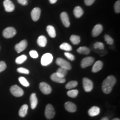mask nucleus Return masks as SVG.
I'll list each match as a JSON object with an SVG mask.
<instances>
[{
  "label": "nucleus",
  "instance_id": "1",
  "mask_svg": "<svg viewBox=\"0 0 120 120\" xmlns=\"http://www.w3.org/2000/svg\"><path fill=\"white\" fill-rule=\"evenodd\" d=\"M116 83V79L112 75L109 76L103 81L102 90L105 94H109L112 91V88Z\"/></svg>",
  "mask_w": 120,
  "mask_h": 120
},
{
  "label": "nucleus",
  "instance_id": "2",
  "mask_svg": "<svg viewBox=\"0 0 120 120\" xmlns=\"http://www.w3.org/2000/svg\"><path fill=\"white\" fill-rule=\"evenodd\" d=\"M16 30L15 29V28L12 27H8L6 28L4 31H3L2 34L3 36L6 38H10L12 37H14L16 35Z\"/></svg>",
  "mask_w": 120,
  "mask_h": 120
},
{
  "label": "nucleus",
  "instance_id": "3",
  "mask_svg": "<svg viewBox=\"0 0 120 120\" xmlns=\"http://www.w3.org/2000/svg\"><path fill=\"white\" fill-rule=\"evenodd\" d=\"M45 114L46 117L49 120L52 119L54 117L55 115V111L52 105L48 104L46 105Z\"/></svg>",
  "mask_w": 120,
  "mask_h": 120
},
{
  "label": "nucleus",
  "instance_id": "4",
  "mask_svg": "<svg viewBox=\"0 0 120 120\" xmlns=\"http://www.w3.org/2000/svg\"><path fill=\"white\" fill-rule=\"evenodd\" d=\"M10 92L15 97H19L23 95L24 91L20 87L17 85H13L10 88Z\"/></svg>",
  "mask_w": 120,
  "mask_h": 120
},
{
  "label": "nucleus",
  "instance_id": "5",
  "mask_svg": "<svg viewBox=\"0 0 120 120\" xmlns=\"http://www.w3.org/2000/svg\"><path fill=\"white\" fill-rule=\"evenodd\" d=\"M52 61H53V56L51 53H46L42 56L41 63L43 66H46L51 64Z\"/></svg>",
  "mask_w": 120,
  "mask_h": 120
},
{
  "label": "nucleus",
  "instance_id": "6",
  "mask_svg": "<svg viewBox=\"0 0 120 120\" xmlns=\"http://www.w3.org/2000/svg\"><path fill=\"white\" fill-rule=\"evenodd\" d=\"M56 64L60 66V67H62L66 70L68 71L72 68V66L70 62L67 61L66 60L63 59L62 58L58 57L56 60Z\"/></svg>",
  "mask_w": 120,
  "mask_h": 120
},
{
  "label": "nucleus",
  "instance_id": "7",
  "mask_svg": "<svg viewBox=\"0 0 120 120\" xmlns=\"http://www.w3.org/2000/svg\"><path fill=\"white\" fill-rule=\"evenodd\" d=\"M82 83H83V86L84 90L87 92H91L94 87L93 82L91 79L87 77H84L82 79Z\"/></svg>",
  "mask_w": 120,
  "mask_h": 120
},
{
  "label": "nucleus",
  "instance_id": "8",
  "mask_svg": "<svg viewBox=\"0 0 120 120\" xmlns=\"http://www.w3.org/2000/svg\"><path fill=\"white\" fill-rule=\"evenodd\" d=\"M40 91L45 94H49L52 92V88L49 84L46 82H41L39 85Z\"/></svg>",
  "mask_w": 120,
  "mask_h": 120
},
{
  "label": "nucleus",
  "instance_id": "9",
  "mask_svg": "<svg viewBox=\"0 0 120 120\" xmlns=\"http://www.w3.org/2000/svg\"><path fill=\"white\" fill-rule=\"evenodd\" d=\"M94 59L92 57H87L82 59L81 62V66L82 68H85L88 66H90L94 64Z\"/></svg>",
  "mask_w": 120,
  "mask_h": 120
},
{
  "label": "nucleus",
  "instance_id": "10",
  "mask_svg": "<svg viewBox=\"0 0 120 120\" xmlns=\"http://www.w3.org/2000/svg\"><path fill=\"white\" fill-rule=\"evenodd\" d=\"M27 46V41L26 40H22L15 46V49L17 53H20L25 50Z\"/></svg>",
  "mask_w": 120,
  "mask_h": 120
},
{
  "label": "nucleus",
  "instance_id": "11",
  "mask_svg": "<svg viewBox=\"0 0 120 120\" xmlns=\"http://www.w3.org/2000/svg\"><path fill=\"white\" fill-rule=\"evenodd\" d=\"M4 6L5 11L7 12H13L15 8L14 4L10 0H4Z\"/></svg>",
  "mask_w": 120,
  "mask_h": 120
},
{
  "label": "nucleus",
  "instance_id": "12",
  "mask_svg": "<svg viewBox=\"0 0 120 120\" xmlns=\"http://www.w3.org/2000/svg\"><path fill=\"white\" fill-rule=\"evenodd\" d=\"M31 17L34 21H38L41 15V9L38 7H35L32 10L31 13Z\"/></svg>",
  "mask_w": 120,
  "mask_h": 120
},
{
  "label": "nucleus",
  "instance_id": "13",
  "mask_svg": "<svg viewBox=\"0 0 120 120\" xmlns=\"http://www.w3.org/2000/svg\"><path fill=\"white\" fill-rule=\"evenodd\" d=\"M60 18H61V21H62L63 25L66 27H69L70 26V22L68 14L66 12H62L60 15Z\"/></svg>",
  "mask_w": 120,
  "mask_h": 120
},
{
  "label": "nucleus",
  "instance_id": "14",
  "mask_svg": "<svg viewBox=\"0 0 120 120\" xmlns=\"http://www.w3.org/2000/svg\"><path fill=\"white\" fill-rule=\"evenodd\" d=\"M64 108L69 112H75L77 110V106L74 103L71 101H67L64 103Z\"/></svg>",
  "mask_w": 120,
  "mask_h": 120
},
{
  "label": "nucleus",
  "instance_id": "15",
  "mask_svg": "<svg viewBox=\"0 0 120 120\" xmlns=\"http://www.w3.org/2000/svg\"><path fill=\"white\" fill-rule=\"evenodd\" d=\"M103 31V27L100 24H97L94 26L92 31V35L93 37H97L101 34Z\"/></svg>",
  "mask_w": 120,
  "mask_h": 120
},
{
  "label": "nucleus",
  "instance_id": "16",
  "mask_svg": "<svg viewBox=\"0 0 120 120\" xmlns=\"http://www.w3.org/2000/svg\"><path fill=\"white\" fill-rule=\"evenodd\" d=\"M50 78L52 81H53V82H57V83H63L66 82V79L64 78L60 77V76H58L56 72L53 73V74H52Z\"/></svg>",
  "mask_w": 120,
  "mask_h": 120
},
{
  "label": "nucleus",
  "instance_id": "17",
  "mask_svg": "<svg viewBox=\"0 0 120 120\" xmlns=\"http://www.w3.org/2000/svg\"><path fill=\"white\" fill-rule=\"evenodd\" d=\"M30 103H31V107L32 109H36L38 103V100H37L36 94L34 93H32L30 96Z\"/></svg>",
  "mask_w": 120,
  "mask_h": 120
},
{
  "label": "nucleus",
  "instance_id": "18",
  "mask_svg": "<svg viewBox=\"0 0 120 120\" xmlns=\"http://www.w3.org/2000/svg\"><path fill=\"white\" fill-rule=\"evenodd\" d=\"M103 65V62L101 61H96V62H94V66H93L92 68V72L94 73L98 72V71H100L102 68Z\"/></svg>",
  "mask_w": 120,
  "mask_h": 120
},
{
  "label": "nucleus",
  "instance_id": "19",
  "mask_svg": "<svg viewBox=\"0 0 120 120\" xmlns=\"http://www.w3.org/2000/svg\"><path fill=\"white\" fill-rule=\"evenodd\" d=\"M100 113V109L97 106H92L88 111L90 116L94 117L99 115Z\"/></svg>",
  "mask_w": 120,
  "mask_h": 120
},
{
  "label": "nucleus",
  "instance_id": "20",
  "mask_svg": "<svg viewBox=\"0 0 120 120\" xmlns=\"http://www.w3.org/2000/svg\"><path fill=\"white\" fill-rule=\"evenodd\" d=\"M37 43L39 46L41 47H44L46 46L47 43V40L46 37L42 35L38 37L37 40Z\"/></svg>",
  "mask_w": 120,
  "mask_h": 120
},
{
  "label": "nucleus",
  "instance_id": "21",
  "mask_svg": "<svg viewBox=\"0 0 120 120\" xmlns=\"http://www.w3.org/2000/svg\"><path fill=\"white\" fill-rule=\"evenodd\" d=\"M28 105H23L21 106V107L20 108V109H19V115L21 117H25L26 116L27 114L28 111Z\"/></svg>",
  "mask_w": 120,
  "mask_h": 120
},
{
  "label": "nucleus",
  "instance_id": "22",
  "mask_svg": "<svg viewBox=\"0 0 120 120\" xmlns=\"http://www.w3.org/2000/svg\"><path fill=\"white\" fill-rule=\"evenodd\" d=\"M46 30H47V32L48 34H49V36L52 38H55L56 36V31H55V28L53 27V26H51V25H49L47 26L46 28Z\"/></svg>",
  "mask_w": 120,
  "mask_h": 120
},
{
  "label": "nucleus",
  "instance_id": "23",
  "mask_svg": "<svg viewBox=\"0 0 120 120\" xmlns=\"http://www.w3.org/2000/svg\"><path fill=\"white\" fill-rule=\"evenodd\" d=\"M73 14L76 18H79L83 15V11L81 7L76 6L73 10Z\"/></svg>",
  "mask_w": 120,
  "mask_h": 120
},
{
  "label": "nucleus",
  "instance_id": "24",
  "mask_svg": "<svg viewBox=\"0 0 120 120\" xmlns=\"http://www.w3.org/2000/svg\"><path fill=\"white\" fill-rule=\"evenodd\" d=\"M77 52L78 53L83 54V55H88L90 52V50L88 47L83 46V47H79L77 49Z\"/></svg>",
  "mask_w": 120,
  "mask_h": 120
},
{
  "label": "nucleus",
  "instance_id": "25",
  "mask_svg": "<svg viewBox=\"0 0 120 120\" xmlns=\"http://www.w3.org/2000/svg\"><path fill=\"white\" fill-rule=\"evenodd\" d=\"M70 41L73 45H78L79 44L81 41L80 37L79 36L75 35V34H72L71 36L70 37Z\"/></svg>",
  "mask_w": 120,
  "mask_h": 120
},
{
  "label": "nucleus",
  "instance_id": "26",
  "mask_svg": "<svg viewBox=\"0 0 120 120\" xmlns=\"http://www.w3.org/2000/svg\"><path fill=\"white\" fill-rule=\"evenodd\" d=\"M60 49H62V50L66 51H70L72 50V46L70 44L67 43H63L60 46Z\"/></svg>",
  "mask_w": 120,
  "mask_h": 120
},
{
  "label": "nucleus",
  "instance_id": "27",
  "mask_svg": "<svg viewBox=\"0 0 120 120\" xmlns=\"http://www.w3.org/2000/svg\"><path fill=\"white\" fill-rule=\"evenodd\" d=\"M56 73L58 75V76H60V77L64 78L65 76L67 73V70L64 68H62V67H60V68L57 70V71H56Z\"/></svg>",
  "mask_w": 120,
  "mask_h": 120
},
{
  "label": "nucleus",
  "instance_id": "28",
  "mask_svg": "<svg viewBox=\"0 0 120 120\" xmlns=\"http://www.w3.org/2000/svg\"><path fill=\"white\" fill-rule=\"evenodd\" d=\"M27 57L26 55H21V56L17 57L16 58V60H15V62H16V63L17 64H23L25 61H26V60H27Z\"/></svg>",
  "mask_w": 120,
  "mask_h": 120
},
{
  "label": "nucleus",
  "instance_id": "29",
  "mask_svg": "<svg viewBox=\"0 0 120 120\" xmlns=\"http://www.w3.org/2000/svg\"><path fill=\"white\" fill-rule=\"evenodd\" d=\"M67 94L69 97H71V98H75L77 96L78 94H79V91L77 90H69L67 92Z\"/></svg>",
  "mask_w": 120,
  "mask_h": 120
},
{
  "label": "nucleus",
  "instance_id": "30",
  "mask_svg": "<svg viewBox=\"0 0 120 120\" xmlns=\"http://www.w3.org/2000/svg\"><path fill=\"white\" fill-rule=\"evenodd\" d=\"M77 85L78 82L76 81H71L66 85V89H71V88L76 87L77 86Z\"/></svg>",
  "mask_w": 120,
  "mask_h": 120
},
{
  "label": "nucleus",
  "instance_id": "31",
  "mask_svg": "<svg viewBox=\"0 0 120 120\" xmlns=\"http://www.w3.org/2000/svg\"><path fill=\"white\" fill-rule=\"evenodd\" d=\"M19 81L22 85L25 87H28L30 86L29 82L27 81L26 78L23 77H19Z\"/></svg>",
  "mask_w": 120,
  "mask_h": 120
},
{
  "label": "nucleus",
  "instance_id": "32",
  "mask_svg": "<svg viewBox=\"0 0 120 120\" xmlns=\"http://www.w3.org/2000/svg\"><path fill=\"white\" fill-rule=\"evenodd\" d=\"M104 38H105V41L106 42V43H107V44L111 45L113 44L114 42L113 38H112L111 36H109V35H108V34H106V35H105Z\"/></svg>",
  "mask_w": 120,
  "mask_h": 120
},
{
  "label": "nucleus",
  "instance_id": "33",
  "mask_svg": "<svg viewBox=\"0 0 120 120\" xmlns=\"http://www.w3.org/2000/svg\"><path fill=\"white\" fill-rule=\"evenodd\" d=\"M94 47L95 49H103L105 48V46L103 43L100 42H97L94 43Z\"/></svg>",
  "mask_w": 120,
  "mask_h": 120
},
{
  "label": "nucleus",
  "instance_id": "34",
  "mask_svg": "<svg viewBox=\"0 0 120 120\" xmlns=\"http://www.w3.org/2000/svg\"><path fill=\"white\" fill-rule=\"evenodd\" d=\"M17 71L18 72L20 73H23V74L26 75H28L30 73L29 70L25 68H23V67H19V68H18L17 69Z\"/></svg>",
  "mask_w": 120,
  "mask_h": 120
},
{
  "label": "nucleus",
  "instance_id": "35",
  "mask_svg": "<svg viewBox=\"0 0 120 120\" xmlns=\"http://www.w3.org/2000/svg\"><path fill=\"white\" fill-rule=\"evenodd\" d=\"M114 8H115V11L117 13H119L120 12V1L118 0V1H117V2L115 3V6H114Z\"/></svg>",
  "mask_w": 120,
  "mask_h": 120
},
{
  "label": "nucleus",
  "instance_id": "36",
  "mask_svg": "<svg viewBox=\"0 0 120 120\" xmlns=\"http://www.w3.org/2000/svg\"><path fill=\"white\" fill-rule=\"evenodd\" d=\"M64 56H65L66 57L70 60V61H74L75 60V57L71 53H69V52H64Z\"/></svg>",
  "mask_w": 120,
  "mask_h": 120
},
{
  "label": "nucleus",
  "instance_id": "37",
  "mask_svg": "<svg viewBox=\"0 0 120 120\" xmlns=\"http://www.w3.org/2000/svg\"><path fill=\"white\" fill-rule=\"evenodd\" d=\"M6 67V64L4 61H0V73L4 71Z\"/></svg>",
  "mask_w": 120,
  "mask_h": 120
},
{
  "label": "nucleus",
  "instance_id": "38",
  "mask_svg": "<svg viewBox=\"0 0 120 120\" xmlns=\"http://www.w3.org/2000/svg\"><path fill=\"white\" fill-rule=\"evenodd\" d=\"M30 55L33 58H37L38 57V54L36 51L32 50L30 52Z\"/></svg>",
  "mask_w": 120,
  "mask_h": 120
},
{
  "label": "nucleus",
  "instance_id": "39",
  "mask_svg": "<svg viewBox=\"0 0 120 120\" xmlns=\"http://www.w3.org/2000/svg\"><path fill=\"white\" fill-rule=\"evenodd\" d=\"M18 3L21 5L26 6L28 4V0H17Z\"/></svg>",
  "mask_w": 120,
  "mask_h": 120
},
{
  "label": "nucleus",
  "instance_id": "40",
  "mask_svg": "<svg viewBox=\"0 0 120 120\" xmlns=\"http://www.w3.org/2000/svg\"><path fill=\"white\" fill-rule=\"evenodd\" d=\"M95 1V0H85V4H86L87 6H91L94 4Z\"/></svg>",
  "mask_w": 120,
  "mask_h": 120
},
{
  "label": "nucleus",
  "instance_id": "41",
  "mask_svg": "<svg viewBox=\"0 0 120 120\" xmlns=\"http://www.w3.org/2000/svg\"><path fill=\"white\" fill-rule=\"evenodd\" d=\"M49 1L51 4H54L57 1V0H49Z\"/></svg>",
  "mask_w": 120,
  "mask_h": 120
},
{
  "label": "nucleus",
  "instance_id": "42",
  "mask_svg": "<svg viewBox=\"0 0 120 120\" xmlns=\"http://www.w3.org/2000/svg\"><path fill=\"white\" fill-rule=\"evenodd\" d=\"M101 120H109V118L106 117H103Z\"/></svg>",
  "mask_w": 120,
  "mask_h": 120
},
{
  "label": "nucleus",
  "instance_id": "43",
  "mask_svg": "<svg viewBox=\"0 0 120 120\" xmlns=\"http://www.w3.org/2000/svg\"><path fill=\"white\" fill-rule=\"evenodd\" d=\"M112 120H120V118H113V119H112Z\"/></svg>",
  "mask_w": 120,
  "mask_h": 120
}]
</instances>
